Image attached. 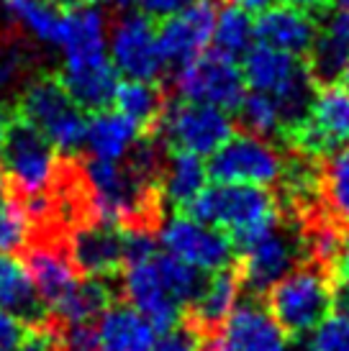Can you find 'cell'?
Wrapping results in <instances>:
<instances>
[{
  "mask_svg": "<svg viewBox=\"0 0 349 351\" xmlns=\"http://www.w3.org/2000/svg\"><path fill=\"white\" fill-rule=\"evenodd\" d=\"M124 293L128 302L157 328V333L183 321L205 285V272L195 269L167 252L124 264Z\"/></svg>",
  "mask_w": 349,
  "mask_h": 351,
  "instance_id": "obj_1",
  "label": "cell"
},
{
  "mask_svg": "<svg viewBox=\"0 0 349 351\" xmlns=\"http://www.w3.org/2000/svg\"><path fill=\"white\" fill-rule=\"evenodd\" d=\"M185 213L226 231L236 249L280 221V208L270 187L216 180L214 185L203 187V193L185 208Z\"/></svg>",
  "mask_w": 349,
  "mask_h": 351,
  "instance_id": "obj_2",
  "label": "cell"
},
{
  "mask_svg": "<svg viewBox=\"0 0 349 351\" xmlns=\"http://www.w3.org/2000/svg\"><path fill=\"white\" fill-rule=\"evenodd\" d=\"M242 75L249 90L272 95L285 110L288 128H293L311 106L313 75L295 54L252 44L242 62Z\"/></svg>",
  "mask_w": 349,
  "mask_h": 351,
  "instance_id": "obj_3",
  "label": "cell"
},
{
  "mask_svg": "<svg viewBox=\"0 0 349 351\" xmlns=\"http://www.w3.org/2000/svg\"><path fill=\"white\" fill-rule=\"evenodd\" d=\"M270 315L288 336L301 339L331 313V280L319 264H298L267 290Z\"/></svg>",
  "mask_w": 349,
  "mask_h": 351,
  "instance_id": "obj_4",
  "label": "cell"
},
{
  "mask_svg": "<svg viewBox=\"0 0 349 351\" xmlns=\"http://www.w3.org/2000/svg\"><path fill=\"white\" fill-rule=\"evenodd\" d=\"M21 118L49 138L57 154H75L85 141V110L54 77H36L21 93Z\"/></svg>",
  "mask_w": 349,
  "mask_h": 351,
  "instance_id": "obj_5",
  "label": "cell"
},
{
  "mask_svg": "<svg viewBox=\"0 0 349 351\" xmlns=\"http://www.w3.org/2000/svg\"><path fill=\"white\" fill-rule=\"evenodd\" d=\"M85 185L90 190V210L95 221L113 226H131L146 210L152 182L139 177L128 165L87 159Z\"/></svg>",
  "mask_w": 349,
  "mask_h": 351,
  "instance_id": "obj_6",
  "label": "cell"
},
{
  "mask_svg": "<svg viewBox=\"0 0 349 351\" xmlns=\"http://www.w3.org/2000/svg\"><path fill=\"white\" fill-rule=\"evenodd\" d=\"M57 149L29 121L8 123V134L0 147V169L23 197L44 195L57 177Z\"/></svg>",
  "mask_w": 349,
  "mask_h": 351,
  "instance_id": "obj_7",
  "label": "cell"
},
{
  "mask_svg": "<svg viewBox=\"0 0 349 351\" xmlns=\"http://www.w3.org/2000/svg\"><path fill=\"white\" fill-rule=\"evenodd\" d=\"M208 177L216 182H247L272 187L285 177V159L270 138L232 134L208 156Z\"/></svg>",
  "mask_w": 349,
  "mask_h": 351,
  "instance_id": "obj_8",
  "label": "cell"
},
{
  "mask_svg": "<svg viewBox=\"0 0 349 351\" xmlns=\"http://www.w3.org/2000/svg\"><path fill=\"white\" fill-rule=\"evenodd\" d=\"M157 244L185 264L211 274L223 267H232L236 259L234 239L211 223H203L190 213H172L162 221L157 231Z\"/></svg>",
  "mask_w": 349,
  "mask_h": 351,
  "instance_id": "obj_9",
  "label": "cell"
},
{
  "mask_svg": "<svg viewBox=\"0 0 349 351\" xmlns=\"http://www.w3.org/2000/svg\"><path fill=\"white\" fill-rule=\"evenodd\" d=\"M155 126H159V136L165 144L195 156H211L234 134L229 110L195 100L165 106Z\"/></svg>",
  "mask_w": 349,
  "mask_h": 351,
  "instance_id": "obj_10",
  "label": "cell"
},
{
  "mask_svg": "<svg viewBox=\"0 0 349 351\" xmlns=\"http://www.w3.org/2000/svg\"><path fill=\"white\" fill-rule=\"evenodd\" d=\"M303 246L306 241L298 236V231L285 228L280 221L257 239L239 246L236 272H239L242 287H247L252 295L267 293L280 277H285L293 267L301 264Z\"/></svg>",
  "mask_w": 349,
  "mask_h": 351,
  "instance_id": "obj_11",
  "label": "cell"
},
{
  "mask_svg": "<svg viewBox=\"0 0 349 351\" xmlns=\"http://www.w3.org/2000/svg\"><path fill=\"white\" fill-rule=\"evenodd\" d=\"M172 85L180 100L208 103L223 110H236L247 93V82L236 59L216 49L203 51L188 64L177 67Z\"/></svg>",
  "mask_w": 349,
  "mask_h": 351,
  "instance_id": "obj_12",
  "label": "cell"
},
{
  "mask_svg": "<svg viewBox=\"0 0 349 351\" xmlns=\"http://www.w3.org/2000/svg\"><path fill=\"white\" fill-rule=\"evenodd\" d=\"M108 59L121 77L159 80L167 62L159 49L155 21L142 10H128L108 29Z\"/></svg>",
  "mask_w": 349,
  "mask_h": 351,
  "instance_id": "obj_13",
  "label": "cell"
},
{
  "mask_svg": "<svg viewBox=\"0 0 349 351\" xmlns=\"http://www.w3.org/2000/svg\"><path fill=\"white\" fill-rule=\"evenodd\" d=\"M293 144L308 156H324L349 144V90L326 85L313 93L306 116L291 128Z\"/></svg>",
  "mask_w": 349,
  "mask_h": 351,
  "instance_id": "obj_14",
  "label": "cell"
},
{
  "mask_svg": "<svg viewBox=\"0 0 349 351\" xmlns=\"http://www.w3.org/2000/svg\"><path fill=\"white\" fill-rule=\"evenodd\" d=\"M216 13L218 0H190V5L159 23L157 39L167 64L183 67L211 47Z\"/></svg>",
  "mask_w": 349,
  "mask_h": 351,
  "instance_id": "obj_15",
  "label": "cell"
},
{
  "mask_svg": "<svg viewBox=\"0 0 349 351\" xmlns=\"http://www.w3.org/2000/svg\"><path fill=\"white\" fill-rule=\"evenodd\" d=\"M216 336L223 351H293L291 336L257 300L236 302Z\"/></svg>",
  "mask_w": 349,
  "mask_h": 351,
  "instance_id": "obj_16",
  "label": "cell"
},
{
  "mask_svg": "<svg viewBox=\"0 0 349 351\" xmlns=\"http://www.w3.org/2000/svg\"><path fill=\"white\" fill-rule=\"evenodd\" d=\"M69 259L85 277H111L124 267V226L93 221L69 236Z\"/></svg>",
  "mask_w": 349,
  "mask_h": 351,
  "instance_id": "obj_17",
  "label": "cell"
},
{
  "mask_svg": "<svg viewBox=\"0 0 349 351\" xmlns=\"http://www.w3.org/2000/svg\"><path fill=\"white\" fill-rule=\"evenodd\" d=\"M313 39H316V21L311 19L308 10L291 3H275L254 19V41L272 49L301 57L308 54Z\"/></svg>",
  "mask_w": 349,
  "mask_h": 351,
  "instance_id": "obj_18",
  "label": "cell"
},
{
  "mask_svg": "<svg viewBox=\"0 0 349 351\" xmlns=\"http://www.w3.org/2000/svg\"><path fill=\"white\" fill-rule=\"evenodd\" d=\"M157 328L131 302H111L95 321V343L100 351H152Z\"/></svg>",
  "mask_w": 349,
  "mask_h": 351,
  "instance_id": "obj_19",
  "label": "cell"
},
{
  "mask_svg": "<svg viewBox=\"0 0 349 351\" xmlns=\"http://www.w3.org/2000/svg\"><path fill=\"white\" fill-rule=\"evenodd\" d=\"M59 82L65 85L69 98L82 110H103L111 106L118 85V72L108 57L82 59V62H62Z\"/></svg>",
  "mask_w": 349,
  "mask_h": 351,
  "instance_id": "obj_20",
  "label": "cell"
},
{
  "mask_svg": "<svg viewBox=\"0 0 349 351\" xmlns=\"http://www.w3.org/2000/svg\"><path fill=\"white\" fill-rule=\"evenodd\" d=\"M0 311L16 315L29 328H41L49 315V308L36 293L26 262L5 252H0Z\"/></svg>",
  "mask_w": 349,
  "mask_h": 351,
  "instance_id": "obj_21",
  "label": "cell"
},
{
  "mask_svg": "<svg viewBox=\"0 0 349 351\" xmlns=\"http://www.w3.org/2000/svg\"><path fill=\"white\" fill-rule=\"evenodd\" d=\"M142 131L144 128L134 123L131 118H126L124 113H118L116 108L113 110L103 108V110H95L93 118H87L82 147L90 152L93 159L124 162L139 144Z\"/></svg>",
  "mask_w": 349,
  "mask_h": 351,
  "instance_id": "obj_22",
  "label": "cell"
},
{
  "mask_svg": "<svg viewBox=\"0 0 349 351\" xmlns=\"http://www.w3.org/2000/svg\"><path fill=\"white\" fill-rule=\"evenodd\" d=\"M26 267L36 285V293L49 311L62 298H67L75 290V285L80 282V274L69 259V254H65L57 246H31Z\"/></svg>",
  "mask_w": 349,
  "mask_h": 351,
  "instance_id": "obj_23",
  "label": "cell"
},
{
  "mask_svg": "<svg viewBox=\"0 0 349 351\" xmlns=\"http://www.w3.org/2000/svg\"><path fill=\"white\" fill-rule=\"evenodd\" d=\"M205 185H208V167H205L203 156L172 149L167 162H162V167H159L162 197L167 205H172L177 210H185L203 193Z\"/></svg>",
  "mask_w": 349,
  "mask_h": 351,
  "instance_id": "obj_24",
  "label": "cell"
},
{
  "mask_svg": "<svg viewBox=\"0 0 349 351\" xmlns=\"http://www.w3.org/2000/svg\"><path fill=\"white\" fill-rule=\"evenodd\" d=\"M308 69L313 77L331 82L339 77L349 59V10L337 8L326 23L316 29V39L311 44Z\"/></svg>",
  "mask_w": 349,
  "mask_h": 351,
  "instance_id": "obj_25",
  "label": "cell"
},
{
  "mask_svg": "<svg viewBox=\"0 0 349 351\" xmlns=\"http://www.w3.org/2000/svg\"><path fill=\"white\" fill-rule=\"evenodd\" d=\"M5 16L36 44L59 49L65 23V8L59 0H5Z\"/></svg>",
  "mask_w": 349,
  "mask_h": 351,
  "instance_id": "obj_26",
  "label": "cell"
},
{
  "mask_svg": "<svg viewBox=\"0 0 349 351\" xmlns=\"http://www.w3.org/2000/svg\"><path fill=\"white\" fill-rule=\"evenodd\" d=\"M239 290H242V280H239V272L234 267H223L218 272H211L201 295L190 305L195 326L203 331L218 328L229 318V313L236 308Z\"/></svg>",
  "mask_w": 349,
  "mask_h": 351,
  "instance_id": "obj_27",
  "label": "cell"
},
{
  "mask_svg": "<svg viewBox=\"0 0 349 351\" xmlns=\"http://www.w3.org/2000/svg\"><path fill=\"white\" fill-rule=\"evenodd\" d=\"M111 300L113 293L103 277H85L67 298H62L52 308V313L62 321V326H87L98 321V315L111 305Z\"/></svg>",
  "mask_w": 349,
  "mask_h": 351,
  "instance_id": "obj_28",
  "label": "cell"
},
{
  "mask_svg": "<svg viewBox=\"0 0 349 351\" xmlns=\"http://www.w3.org/2000/svg\"><path fill=\"white\" fill-rule=\"evenodd\" d=\"M111 103L118 113L131 118L142 128L155 126L165 110V98H162V90L157 88L155 80H118Z\"/></svg>",
  "mask_w": 349,
  "mask_h": 351,
  "instance_id": "obj_29",
  "label": "cell"
},
{
  "mask_svg": "<svg viewBox=\"0 0 349 351\" xmlns=\"http://www.w3.org/2000/svg\"><path fill=\"white\" fill-rule=\"evenodd\" d=\"M211 44L216 47V51L229 54V57H244L247 49L254 44V19L239 5H218L214 23V36Z\"/></svg>",
  "mask_w": 349,
  "mask_h": 351,
  "instance_id": "obj_30",
  "label": "cell"
},
{
  "mask_svg": "<svg viewBox=\"0 0 349 351\" xmlns=\"http://www.w3.org/2000/svg\"><path fill=\"white\" fill-rule=\"evenodd\" d=\"M236 110H239V121L244 123V128L249 134H257V136L270 138L288 126V118H285V110H282L280 103L272 95H264L257 90L244 93Z\"/></svg>",
  "mask_w": 349,
  "mask_h": 351,
  "instance_id": "obj_31",
  "label": "cell"
},
{
  "mask_svg": "<svg viewBox=\"0 0 349 351\" xmlns=\"http://www.w3.org/2000/svg\"><path fill=\"white\" fill-rule=\"evenodd\" d=\"M321 187L331 213L341 221H349V144L329 154Z\"/></svg>",
  "mask_w": 349,
  "mask_h": 351,
  "instance_id": "obj_32",
  "label": "cell"
},
{
  "mask_svg": "<svg viewBox=\"0 0 349 351\" xmlns=\"http://www.w3.org/2000/svg\"><path fill=\"white\" fill-rule=\"evenodd\" d=\"M31 213L19 200L0 197V252L16 254L29 244Z\"/></svg>",
  "mask_w": 349,
  "mask_h": 351,
  "instance_id": "obj_33",
  "label": "cell"
},
{
  "mask_svg": "<svg viewBox=\"0 0 349 351\" xmlns=\"http://www.w3.org/2000/svg\"><path fill=\"white\" fill-rule=\"evenodd\" d=\"M201 343H203V328H198L193 321H180L157 336L152 351H201Z\"/></svg>",
  "mask_w": 349,
  "mask_h": 351,
  "instance_id": "obj_34",
  "label": "cell"
},
{
  "mask_svg": "<svg viewBox=\"0 0 349 351\" xmlns=\"http://www.w3.org/2000/svg\"><path fill=\"white\" fill-rule=\"evenodd\" d=\"M344 241L347 239L341 236L339 228L324 223V226H316L311 231V236L306 239V246H308V252L313 254V259L319 264H334V259L339 256Z\"/></svg>",
  "mask_w": 349,
  "mask_h": 351,
  "instance_id": "obj_35",
  "label": "cell"
},
{
  "mask_svg": "<svg viewBox=\"0 0 349 351\" xmlns=\"http://www.w3.org/2000/svg\"><path fill=\"white\" fill-rule=\"evenodd\" d=\"M29 326L21 323L16 315L0 311V351H16L29 336Z\"/></svg>",
  "mask_w": 349,
  "mask_h": 351,
  "instance_id": "obj_36",
  "label": "cell"
},
{
  "mask_svg": "<svg viewBox=\"0 0 349 351\" xmlns=\"http://www.w3.org/2000/svg\"><path fill=\"white\" fill-rule=\"evenodd\" d=\"M136 3H139V10L152 21H165L180 13L185 5H190V0H136Z\"/></svg>",
  "mask_w": 349,
  "mask_h": 351,
  "instance_id": "obj_37",
  "label": "cell"
},
{
  "mask_svg": "<svg viewBox=\"0 0 349 351\" xmlns=\"http://www.w3.org/2000/svg\"><path fill=\"white\" fill-rule=\"evenodd\" d=\"M57 333L47 328V326H41V328H31L29 336L23 339L16 351H57Z\"/></svg>",
  "mask_w": 349,
  "mask_h": 351,
  "instance_id": "obj_38",
  "label": "cell"
},
{
  "mask_svg": "<svg viewBox=\"0 0 349 351\" xmlns=\"http://www.w3.org/2000/svg\"><path fill=\"white\" fill-rule=\"evenodd\" d=\"M21 72V54L16 49H0V93L8 90Z\"/></svg>",
  "mask_w": 349,
  "mask_h": 351,
  "instance_id": "obj_39",
  "label": "cell"
},
{
  "mask_svg": "<svg viewBox=\"0 0 349 351\" xmlns=\"http://www.w3.org/2000/svg\"><path fill=\"white\" fill-rule=\"evenodd\" d=\"M331 311L349 318V280H337V285H331Z\"/></svg>",
  "mask_w": 349,
  "mask_h": 351,
  "instance_id": "obj_40",
  "label": "cell"
},
{
  "mask_svg": "<svg viewBox=\"0 0 349 351\" xmlns=\"http://www.w3.org/2000/svg\"><path fill=\"white\" fill-rule=\"evenodd\" d=\"M334 274L337 280H349V241H344L339 256L334 259Z\"/></svg>",
  "mask_w": 349,
  "mask_h": 351,
  "instance_id": "obj_41",
  "label": "cell"
},
{
  "mask_svg": "<svg viewBox=\"0 0 349 351\" xmlns=\"http://www.w3.org/2000/svg\"><path fill=\"white\" fill-rule=\"evenodd\" d=\"M234 5L244 8L249 16H260L262 10H267L270 5H275V0H232Z\"/></svg>",
  "mask_w": 349,
  "mask_h": 351,
  "instance_id": "obj_42",
  "label": "cell"
},
{
  "mask_svg": "<svg viewBox=\"0 0 349 351\" xmlns=\"http://www.w3.org/2000/svg\"><path fill=\"white\" fill-rule=\"evenodd\" d=\"M85 3H93V5H111V8H128L136 0H85Z\"/></svg>",
  "mask_w": 349,
  "mask_h": 351,
  "instance_id": "obj_43",
  "label": "cell"
},
{
  "mask_svg": "<svg viewBox=\"0 0 349 351\" xmlns=\"http://www.w3.org/2000/svg\"><path fill=\"white\" fill-rule=\"evenodd\" d=\"M8 134V118H5V110L0 108V147H3V138Z\"/></svg>",
  "mask_w": 349,
  "mask_h": 351,
  "instance_id": "obj_44",
  "label": "cell"
},
{
  "mask_svg": "<svg viewBox=\"0 0 349 351\" xmlns=\"http://www.w3.org/2000/svg\"><path fill=\"white\" fill-rule=\"evenodd\" d=\"M285 3H291V5H298V8H303V10H308V8H313L319 0H285Z\"/></svg>",
  "mask_w": 349,
  "mask_h": 351,
  "instance_id": "obj_45",
  "label": "cell"
},
{
  "mask_svg": "<svg viewBox=\"0 0 349 351\" xmlns=\"http://www.w3.org/2000/svg\"><path fill=\"white\" fill-rule=\"evenodd\" d=\"M341 85H344V88L349 90V59H347V64H344V69H341Z\"/></svg>",
  "mask_w": 349,
  "mask_h": 351,
  "instance_id": "obj_46",
  "label": "cell"
},
{
  "mask_svg": "<svg viewBox=\"0 0 349 351\" xmlns=\"http://www.w3.org/2000/svg\"><path fill=\"white\" fill-rule=\"evenodd\" d=\"M334 8H341V10H349V0H329Z\"/></svg>",
  "mask_w": 349,
  "mask_h": 351,
  "instance_id": "obj_47",
  "label": "cell"
},
{
  "mask_svg": "<svg viewBox=\"0 0 349 351\" xmlns=\"http://www.w3.org/2000/svg\"><path fill=\"white\" fill-rule=\"evenodd\" d=\"M5 195V175H3V169H0V197Z\"/></svg>",
  "mask_w": 349,
  "mask_h": 351,
  "instance_id": "obj_48",
  "label": "cell"
}]
</instances>
